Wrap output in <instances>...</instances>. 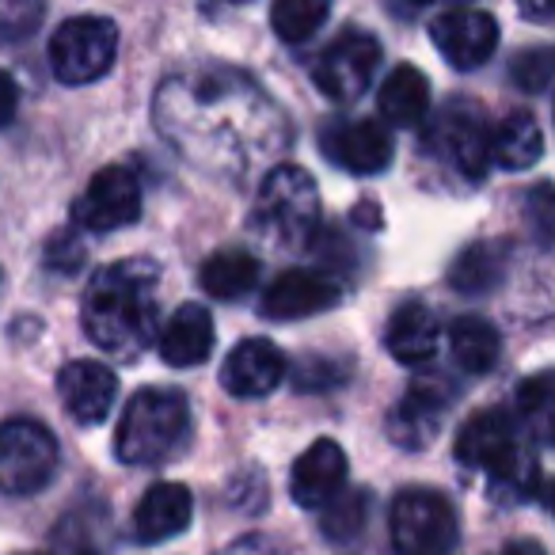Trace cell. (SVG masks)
<instances>
[{"instance_id": "obj_1", "label": "cell", "mask_w": 555, "mask_h": 555, "mask_svg": "<svg viewBox=\"0 0 555 555\" xmlns=\"http://www.w3.org/2000/svg\"><path fill=\"white\" fill-rule=\"evenodd\" d=\"M156 126L186 160L229 179L247 176L289 141V122L262 88L232 69L171 77L156 95Z\"/></svg>"}, {"instance_id": "obj_2", "label": "cell", "mask_w": 555, "mask_h": 555, "mask_svg": "<svg viewBox=\"0 0 555 555\" xmlns=\"http://www.w3.org/2000/svg\"><path fill=\"white\" fill-rule=\"evenodd\" d=\"M88 339L118 358H138L156 335V267L149 259L111 262L85 294Z\"/></svg>"}, {"instance_id": "obj_3", "label": "cell", "mask_w": 555, "mask_h": 555, "mask_svg": "<svg viewBox=\"0 0 555 555\" xmlns=\"http://www.w3.org/2000/svg\"><path fill=\"white\" fill-rule=\"evenodd\" d=\"M191 438V408L176 388H141L122 411L115 453L122 464H164Z\"/></svg>"}, {"instance_id": "obj_4", "label": "cell", "mask_w": 555, "mask_h": 555, "mask_svg": "<svg viewBox=\"0 0 555 555\" xmlns=\"http://www.w3.org/2000/svg\"><path fill=\"white\" fill-rule=\"evenodd\" d=\"M317 221L320 194L309 171L297 168V164H282V168H274L262 179L251 217V229L262 240H270L278 247H301L312 240Z\"/></svg>"}, {"instance_id": "obj_5", "label": "cell", "mask_w": 555, "mask_h": 555, "mask_svg": "<svg viewBox=\"0 0 555 555\" xmlns=\"http://www.w3.org/2000/svg\"><path fill=\"white\" fill-rule=\"evenodd\" d=\"M388 529L400 555H449L461 537L453 502L426 487H408L396 494Z\"/></svg>"}, {"instance_id": "obj_6", "label": "cell", "mask_w": 555, "mask_h": 555, "mask_svg": "<svg viewBox=\"0 0 555 555\" xmlns=\"http://www.w3.org/2000/svg\"><path fill=\"white\" fill-rule=\"evenodd\" d=\"M118 27L103 16H73L50 39V69L62 85H92L115 65Z\"/></svg>"}, {"instance_id": "obj_7", "label": "cell", "mask_w": 555, "mask_h": 555, "mask_svg": "<svg viewBox=\"0 0 555 555\" xmlns=\"http://www.w3.org/2000/svg\"><path fill=\"white\" fill-rule=\"evenodd\" d=\"M57 441L35 418H12L0 426V491L39 494L57 472Z\"/></svg>"}, {"instance_id": "obj_8", "label": "cell", "mask_w": 555, "mask_h": 555, "mask_svg": "<svg viewBox=\"0 0 555 555\" xmlns=\"http://www.w3.org/2000/svg\"><path fill=\"white\" fill-rule=\"evenodd\" d=\"M426 149L438 153L456 176L483 179L491 168V126L476 103H449L426 130Z\"/></svg>"}, {"instance_id": "obj_9", "label": "cell", "mask_w": 555, "mask_h": 555, "mask_svg": "<svg viewBox=\"0 0 555 555\" xmlns=\"http://www.w3.org/2000/svg\"><path fill=\"white\" fill-rule=\"evenodd\" d=\"M380 65V42L365 31H343L332 47L320 54L312 80L332 103H354L370 92Z\"/></svg>"}, {"instance_id": "obj_10", "label": "cell", "mask_w": 555, "mask_h": 555, "mask_svg": "<svg viewBox=\"0 0 555 555\" xmlns=\"http://www.w3.org/2000/svg\"><path fill=\"white\" fill-rule=\"evenodd\" d=\"M141 214V183L130 168L111 164V168L95 171L92 183L85 186L77 202H73V221L88 232H115L133 224Z\"/></svg>"}, {"instance_id": "obj_11", "label": "cell", "mask_w": 555, "mask_h": 555, "mask_svg": "<svg viewBox=\"0 0 555 555\" xmlns=\"http://www.w3.org/2000/svg\"><path fill=\"white\" fill-rule=\"evenodd\" d=\"M434 47L453 69H479L499 50V20L483 9H449L430 27Z\"/></svg>"}, {"instance_id": "obj_12", "label": "cell", "mask_w": 555, "mask_h": 555, "mask_svg": "<svg viewBox=\"0 0 555 555\" xmlns=\"http://www.w3.org/2000/svg\"><path fill=\"white\" fill-rule=\"evenodd\" d=\"M324 153L335 168H347L354 176L385 171L392 160V133L377 118H335L320 133Z\"/></svg>"}, {"instance_id": "obj_13", "label": "cell", "mask_w": 555, "mask_h": 555, "mask_svg": "<svg viewBox=\"0 0 555 555\" xmlns=\"http://www.w3.org/2000/svg\"><path fill=\"white\" fill-rule=\"evenodd\" d=\"M456 388L441 373H426L415 385L408 388V396L400 400V408L388 415V434H392L396 446L403 449H423L434 434L441 430V415L453 408Z\"/></svg>"}, {"instance_id": "obj_14", "label": "cell", "mask_w": 555, "mask_h": 555, "mask_svg": "<svg viewBox=\"0 0 555 555\" xmlns=\"http://www.w3.org/2000/svg\"><path fill=\"white\" fill-rule=\"evenodd\" d=\"M517 456H521V446H517V426L509 418V411L487 408L479 415H472L464 423V430L456 434V461L464 468L487 472V479L509 468Z\"/></svg>"}, {"instance_id": "obj_15", "label": "cell", "mask_w": 555, "mask_h": 555, "mask_svg": "<svg viewBox=\"0 0 555 555\" xmlns=\"http://www.w3.org/2000/svg\"><path fill=\"white\" fill-rule=\"evenodd\" d=\"M343 297V286L324 270H286L262 294V317L267 320H305L317 312L335 309Z\"/></svg>"}, {"instance_id": "obj_16", "label": "cell", "mask_w": 555, "mask_h": 555, "mask_svg": "<svg viewBox=\"0 0 555 555\" xmlns=\"http://www.w3.org/2000/svg\"><path fill=\"white\" fill-rule=\"evenodd\" d=\"M286 377V354L270 339H244L221 365V385L236 400H262Z\"/></svg>"}, {"instance_id": "obj_17", "label": "cell", "mask_w": 555, "mask_h": 555, "mask_svg": "<svg viewBox=\"0 0 555 555\" xmlns=\"http://www.w3.org/2000/svg\"><path fill=\"white\" fill-rule=\"evenodd\" d=\"M343 483H347V453L332 438H320L317 446L305 449L289 472V494L305 509L327 506L332 499H339Z\"/></svg>"}, {"instance_id": "obj_18", "label": "cell", "mask_w": 555, "mask_h": 555, "mask_svg": "<svg viewBox=\"0 0 555 555\" xmlns=\"http://www.w3.org/2000/svg\"><path fill=\"white\" fill-rule=\"evenodd\" d=\"M62 403L80 426H95L111 415L118 396V377L103 362H69L57 373Z\"/></svg>"}, {"instance_id": "obj_19", "label": "cell", "mask_w": 555, "mask_h": 555, "mask_svg": "<svg viewBox=\"0 0 555 555\" xmlns=\"http://www.w3.org/2000/svg\"><path fill=\"white\" fill-rule=\"evenodd\" d=\"M191 517L194 499L183 483H153L133 509V537L141 544H160V540L179 537L191 525Z\"/></svg>"}, {"instance_id": "obj_20", "label": "cell", "mask_w": 555, "mask_h": 555, "mask_svg": "<svg viewBox=\"0 0 555 555\" xmlns=\"http://www.w3.org/2000/svg\"><path fill=\"white\" fill-rule=\"evenodd\" d=\"M156 350H160V358L171 370L202 365L214 354V317L202 305H179L168 324H164Z\"/></svg>"}, {"instance_id": "obj_21", "label": "cell", "mask_w": 555, "mask_h": 555, "mask_svg": "<svg viewBox=\"0 0 555 555\" xmlns=\"http://www.w3.org/2000/svg\"><path fill=\"white\" fill-rule=\"evenodd\" d=\"M438 343H441V324L426 305H418V301L400 305V309L392 312V320H388L385 347L396 362L426 365L438 354Z\"/></svg>"}, {"instance_id": "obj_22", "label": "cell", "mask_w": 555, "mask_h": 555, "mask_svg": "<svg viewBox=\"0 0 555 555\" xmlns=\"http://www.w3.org/2000/svg\"><path fill=\"white\" fill-rule=\"evenodd\" d=\"M377 107H380V118L385 126H418L430 111V80L415 69V65H400L385 77L380 85V95H377Z\"/></svg>"}, {"instance_id": "obj_23", "label": "cell", "mask_w": 555, "mask_h": 555, "mask_svg": "<svg viewBox=\"0 0 555 555\" xmlns=\"http://www.w3.org/2000/svg\"><path fill=\"white\" fill-rule=\"evenodd\" d=\"M544 153V133L529 111H509L491 130V164L506 171H525Z\"/></svg>"}, {"instance_id": "obj_24", "label": "cell", "mask_w": 555, "mask_h": 555, "mask_svg": "<svg viewBox=\"0 0 555 555\" xmlns=\"http://www.w3.org/2000/svg\"><path fill=\"white\" fill-rule=\"evenodd\" d=\"M259 282V259L244 247H221L202 262V289L217 301L247 297Z\"/></svg>"}, {"instance_id": "obj_25", "label": "cell", "mask_w": 555, "mask_h": 555, "mask_svg": "<svg viewBox=\"0 0 555 555\" xmlns=\"http://www.w3.org/2000/svg\"><path fill=\"white\" fill-rule=\"evenodd\" d=\"M449 350L464 373H487L502 354V335L483 317H456L449 327Z\"/></svg>"}, {"instance_id": "obj_26", "label": "cell", "mask_w": 555, "mask_h": 555, "mask_svg": "<svg viewBox=\"0 0 555 555\" xmlns=\"http://www.w3.org/2000/svg\"><path fill=\"white\" fill-rule=\"evenodd\" d=\"M506 274V247L491 244V240H479L468 244L449 267V286L456 294H491L494 286Z\"/></svg>"}, {"instance_id": "obj_27", "label": "cell", "mask_w": 555, "mask_h": 555, "mask_svg": "<svg viewBox=\"0 0 555 555\" xmlns=\"http://www.w3.org/2000/svg\"><path fill=\"white\" fill-rule=\"evenodd\" d=\"M517 415L540 446H555V370H540L517 385Z\"/></svg>"}, {"instance_id": "obj_28", "label": "cell", "mask_w": 555, "mask_h": 555, "mask_svg": "<svg viewBox=\"0 0 555 555\" xmlns=\"http://www.w3.org/2000/svg\"><path fill=\"white\" fill-rule=\"evenodd\" d=\"M332 16L324 0H278L270 9V24H274L282 42H305L317 35V27Z\"/></svg>"}, {"instance_id": "obj_29", "label": "cell", "mask_w": 555, "mask_h": 555, "mask_svg": "<svg viewBox=\"0 0 555 555\" xmlns=\"http://www.w3.org/2000/svg\"><path fill=\"white\" fill-rule=\"evenodd\" d=\"M365 517H370V494H365V491H347V494H339V499L327 502L320 525H324V532L332 540H350V537H358V532H362Z\"/></svg>"}, {"instance_id": "obj_30", "label": "cell", "mask_w": 555, "mask_h": 555, "mask_svg": "<svg viewBox=\"0 0 555 555\" xmlns=\"http://www.w3.org/2000/svg\"><path fill=\"white\" fill-rule=\"evenodd\" d=\"M491 494L499 502H529L540 494V464L529 453L517 456L509 468L491 476Z\"/></svg>"}, {"instance_id": "obj_31", "label": "cell", "mask_w": 555, "mask_h": 555, "mask_svg": "<svg viewBox=\"0 0 555 555\" xmlns=\"http://www.w3.org/2000/svg\"><path fill=\"white\" fill-rule=\"evenodd\" d=\"M525 224H529L532 240H537L540 247L555 244V186L552 183H540L525 194Z\"/></svg>"}, {"instance_id": "obj_32", "label": "cell", "mask_w": 555, "mask_h": 555, "mask_svg": "<svg viewBox=\"0 0 555 555\" xmlns=\"http://www.w3.org/2000/svg\"><path fill=\"white\" fill-rule=\"evenodd\" d=\"M509 73L525 92H544L555 80V50H525V54H517Z\"/></svg>"}, {"instance_id": "obj_33", "label": "cell", "mask_w": 555, "mask_h": 555, "mask_svg": "<svg viewBox=\"0 0 555 555\" xmlns=\"http://www.w3.org/2000/svg\"><path fill=\"white\" fill-rule=\"evenodd\" d=\"M39 20H42V4H12V0H0V42L27 39Z\"/></svg>"}, {"instance_id": "obj_34", "label": "cell", "mask_w": 555, "mask_h": 555, "mask_svg": "<svg viewBox=\"0 0 555 555\" xmlns=\"http://www.w3.org/2000/svg\"><path fill=\"white\" fill-rule=\"evenodd\" d=\"M47 262L69 274V270H77L80 262H85V247H80L73 236H54V240H50V247H47Z\"/></svg>"}, {"instance_id": "obj_35", "label": "cell", "mask_w": 555, "mask_h": 555, "mask_svg": "<svg viewBox=\"0 0 555 555\" xmlns=\"http://www.w3.org/2000/svg\"><path fill=\"white\" fill-rule=\"evenodd\" d=\"M16 107H20V88H16V80H12L9 73L0 69V130L16 118Z\"/></svg>"}, {"instance_id": "obj_36", "label": "cell", "mask_w": 555, "mask_h": 555, "mask_svg": "<svg viewBox=\"0 0 555 555\" xmlns=\"http://www.w3.org/2000/svg\"><path fill=\"white\" fill-rule=\"evenodd\" d=\"M221 555H282L278 552L270 540H262V537H247V540H236L232 547H224Z\"/></svg>"}, {"instance_id": "obj_37", "label": "cell", "mask_w": 555, "mask_h": 555, "mask_svg": "<svg viewBox=\"0 0 555 555\" xmlns=\"http://www.w3.org/2000/svg\"><path fill=\"white\" fill-rule=\"evenodd\" d=\"M499 555H544V547L532 544V540H514V544H506Z\"/></svg>"}, {"instance_id": "obj_38", "label": "cell", "mask_w": 555, "mask_h": 555, "mask_svg": "<svg viewBox=\"0 0 555 555\" xmlns=\"http://www.w3.org/2000/svg\"><path fill=\"white\" fill-rule=\"evenodd\" d=\"M540 494H544V506H547V514L555 517V479H552V483H547V487H544V491H540Z\"/></svg>"}]
</instances>
